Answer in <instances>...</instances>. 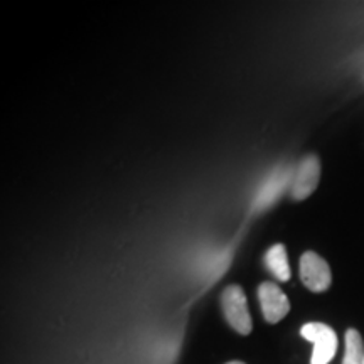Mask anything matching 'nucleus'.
I'll return each mask as SVG.
<instances>
[{
  "label": "nucleus",
  "mask_w": 364,
  "mask_h": 364,
  "mask_svg": "<svg viewBox=\"0 0 364 364\" xmlns=\"http://www.w3.org/2000/svg\"><path fill=\"white\" fill-rule=\"evenodd\" d=\"M221 306L228 324L241 336H248L253 329L252 316L248 312L247 295L238 285L226 287L221 295Z\"/></svg>",
  "instance_id": "1"
},
{
  "label": "nucleus",
  "mask_w": 364,
  "mask_h": 364,
  "mask_svg": "<svg viewBox=\"0 0 364 364\" xmlns=\"http://www.w3.org/2000/svg\"><path fill=\"white\" fill-rule=\"evenodd\" d=\"M304 339L314 343L311 364H329L338 351V336L322 322H309L300 329Z\"/></svg>",
  "instance_id": "2"
},
{
  "label": "nucleus",
  "mask_w": 364,
  "mask_h": 364,
  "mask_svg": "<svg viewBox=\"0 0 364 364\" xmlns=\"http://www.w3.org/2000/svg\"><path fill=\"white\" fill-rule=\"evenodd\" d=\"M300 279L311 292H326L332 282L331 268L317 253L306 252L300 258Z\"/></svg>",
  "instance_id": "3"
},
{
  "label": "nucleus",
  "mask_w": 364,
  "mask_h": 364,
  "mask_svg": "<svg viewBox=\"0 0 364 364\" xmlns=\"http://www.w3.org/2000/svg\"><path fill=\"white\" fill-rule=\"evenodd\" d=\"M321 181V161L316 156H306L295 167L290 194L295 201L307 199L317 189Z\"/></svg>",
  "instance_id": "4"
},
{
  "label": "nucleus",
  "mask_w": 364,
  "mask_h": 364,
  "mask_svg": "<svg viewBox=\"0 0 364 364\" xmlns=\"http://www.w3.org/2000/svg\"><path fill=\"white\" fill-rule=\"evenodd\" d=\"M258 300H260L263 317L270 324L280 322L290 312V300L282 292V289L272 282H265L258 287Z\"/></svg>",
  "instance_id": "5"
},
{
  "label": "nucleus",
  "mask_w": 364,
  "mask_h": 364,
  "mask_svg": "<svg viewBox=\"0 0 364 364\" xmlns=\"http://www.w3.org/2000/svg\"><path fill=\"white\" fill-rule=\"evenodd\" d=\"M294 171L295 169H292V167H279L267 177V181L263 182L260 191H258L257 198H255V211H265L268 206H272L280 198L287 186L292 182Z\"/></svg>",
  "instance_id": "6"
},
{
  "label": "nucleus",
  "mask_w": 364,
  "mask_h": 364,
  "mask_svg": "<svg viewBox=\"0 0 364 364\" xmlns=\"http://www.w3.org/2000/svg\"><path fill=\"white\" fill-rule=\"evenodd\" d=\"M265 267L279 282L290 280L292 272H290L289 258H287V250L284 245H273V247L268 250L265 255Z\"/></svg>",
  "instance_id": "7"
},
{
  "label": "nucleus",
  "mask_w": 364,
  "mask_h": 364,
  "mask_svg": "<svg viewBox=\"0 0 364 364\" xmlns=\"http://www.w3.org/2000/svg\"><path fill=\"white\" fill-rule=\"evenodd\" d=\"M364 361V344L361 334L356 329L346 332V351L343 364H363Z\"/></svg>",
  "instance_id": "8"
},
{
  "label": "nucleus",
  "mask_w": 364,
  "mask_h": 364,
  "mask_svg": "<svg viewBox=\"0 0 364 364\" xmlns=\"http://www.w3.org/2000/svg\"><path fill=\"white\" fill-rule=\"evenodd\" d=\"M228 364H245V363H241V361H231V363H228Z\"/></svg>",
  "instance_id": "9"
},
{
  "label": "nucleus",
  "mask_w": 364,
  "mask_h": 364,
  "mask_svg": "<svg viewBox=\"0 0 364 364\" xmlns=\"http://www.w3.org/2000/svg\"><path fill=\"white\" fill-rule=\"evenodd\" d=\"M363 364H364V361H363Z\"/></svg>",
  "instance_id": "10"
}]
</instances>
